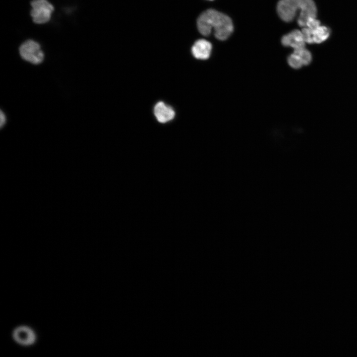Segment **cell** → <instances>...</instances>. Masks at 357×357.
Listing matches in <instances>:
<instances>
[{
	"label": "cell",
	"mask_w": 357,
	"mask_h": 357,
	"mask_svg": "<svg viewBox=\"0 0 357 357\" xmlns=\"http://www.w3.org/2000/svg\"><path fill=\"white\" fill-rule=\"evenodd\" d=\"M281 42L284 46L291 47L294 50L304 48L305 45L301 31L298 30H294L284 35Z\"/></svg>",
	"instance_id": "8992f818"
},
{
	"label": "cell",
	"mask_w": 357,
	"mask_h": 357,
	"mask_svg": "<svg viewBox=\"0 0 357 357\" xmlns=\"http://www.w3.org/2000/svg\"><path fill=\"white\" fill-rule=\"evenodd\" d=\"M197 26L199 32L204 36H208L213 29L215 37L220 40H226L233 31L231 18L213 9L202 13L197 19Z\"/></svg>",
	"instance_id": "6da1fadb"
},
{
	"label": "cell",
	"mask_w": 357,
	"mask_h": 357,
	"mask_svg": "<svg viewBox=\"0 0 357 357\" xmlns=\"http://www.w3.org/2000/svg\"><path fill=\"white\" fill-rule=\"evenodd\" d=\"M320 26V21L315 19V17H309L307 22L306 26L311 30H314Z\"/></svg>",
	"instance_id": "4fadbf2b"
},
{
	"label": "cell",
	"mask_w": 357,
	"mask_h": 357,
	"mask_svg": "<svg viewBox=\"0 0 357 357\" xmlns=\"http://www.w3.org/2000/svg\"><path fill=\"white\" fill-rule=\"evenodd\" d=\"M212 50L211 44L204 40L196 41L191 49L193 56L197 59L207 60L210 56Z\"/></svg>",
	"instance_id": "ba28073f"
},
{
	"label": "cell",
	"mask_w": 357,
	"mask_h": 357,
	"mask_svg": "<svg viewBox=\"0 0 357 357\" xmlns=\"http://www.w3.org/2000/svg\"><path fill=\"white\" fill-rule=\"evenodd\" d=\"M312 31L314 43H321L325 41L329 36V29L324 26H319Z\"/></svg>",
	"instance_id": "9c48e42d"
},
{
	"label": "cell",
	"mask_w": 357,
	"mask_h": 357,
	"mask_svg": "<svg viewBox=\"0 0 357 357\" xmlns=\"http://www.w3.org/2000/svg\"><path fill=\"white\" fill-rule=\"evenodd\" d=\"M294 52L299 56L303 65H307L310 62L312 59L311 55L305 48L295 50Z\"/></svg>",
	"instance_id": "8fae6325"
},
{
	"label": "cell",
	"mask_w": 357,
	"mask_h": 357,
	"mask_svg": "<svg viewBox=\"0 0 357 357\" xmlns=\"http://www.w3.org/2000/svg\"><path fill=\"white\" fill-rule=\"evenodd\" d=\"M287 60L289 65L295 69H298L303 65L299 56L294 52L289 56Z\"/></svg>",
	"instance_id": "30bf717a"
},
{
	"label": "cell",
	"mask_w": 357,
	"mask_h": 357,
	"mask_svg": "<svg viewBox=\"0 0 357 357\" xmlns=\"http://www.w3.org/2000/svg\"><path fill=\"white\" fill-rule=\"evenodd\" d=\"M30 5V15L34 23L43 24L51 20L55 7L48 0H32Z\"/></svg>",
	"instance_id": "3957f363"
},
{
	"label": "cell",
	"mask_w": 357,
	"mask_h": 357,
	"mask_svg": "<svg viewBox=\"0 0 357 357\" xmlns=\"http://www.w3.org/2000/svg\"><path fill=\"white\" fill-rule=\"evenodd\" d=\"M154 115L160 123H166L172 120L175 116L174 110L163 102H158L154 108Z\"/></svg>",
	"instance_id": "52a82bcc"
},
{
	"label": "cell",
	"mask_w": 357,
	"mask_h": 357,
	"mask_svg": "<svg viewBox=\"0 0 357 357\" xmlns=\"http://www.w3.org/2000/svg\"><path fill=\"white\" fill-rule=\"evenodd\" d=\"M0 128H2L3 126V125H4V124L5 123L6 117H5V116L4 113H3V112L1 110L0 111Z\"/></svg>",
	"instance_id": "5bb4252c"
},
{
	"label": "cell",
	"mask_w": 357,
	"mask_h": 357,
	"mask_svg": "<svg viewBox=\"0 0 357 357\" xmlns=\"http://www.w3.org/2000/svg\"><path fill=\"white\" fill-rule=\"evenodd\" d=\"M301 32L305 43L311 44L314 43L313 40L312 31L307 27H304Z\"/></svg>",
	"instance_id": "7c38bea8"
},
{
	"label": "cell",
	"mask_w": 357,
	"mask_h": 357,
	"mask_svg": "<svg viewBox=\"0 0 357 357\" xmlns=\"http://www.w3.org/2000/svg\"><path fill=\"white\" fill-rule=\"evenodd\" d=\"M12 337L16 343L24 347L33 345L37 340L35 331L27 325H19L13 329Z\"/></svg>",
	"instance_id": "5b68a950"
},
{
	"label": "cell",
	"mask_w": 357,
	"mask_h": 357,
	"mask_svg": "<svg viewBox=\"0 0 357 357\" xmlns=\"http://www.w3.org/2000/svg\"><path fill=\"white\" fill-rule=\"evenodd\" d=\"M300 10L298 23L300 27H305L308 19L316 16L317 9L312 0H280L277 5L280 17L286 22L293 20L297 11Z\"/></svg>",
	"instance_id": "7a4b0ae2"
},
{
	"label": "cell",
	"mask_w": 357,
	"mask_h": 357,
	"mask_svg": "<svg viewBox=\"0 0 357 357\" xmlns=\"http://www.w3.org/2000/svg\"><path fill=\"white\" fill-rule=\"evenodd\" d=\"M18 51L21 58L31 63L38 64L44 60V54L40 44L33 39H27L23 42Z\"/></svg>",
	"instance_id": "277c9868"
}]
</instances>
